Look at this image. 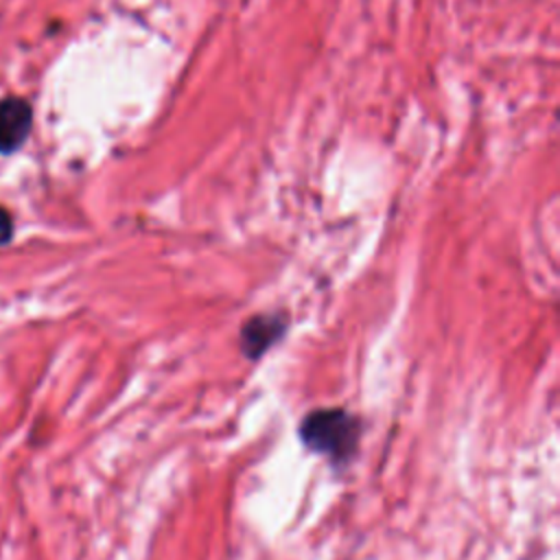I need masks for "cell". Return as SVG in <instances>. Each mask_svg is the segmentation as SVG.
<instances>
[{
    "instance_id": "obj_4",
    "label": "cell",
    "mask_w": 560,
    "mask_h": 560,
    "mask_svg": "<svg viewBox=\"0 0 560 560\" xmlns=\"http://www.w3.org/2000/svg\"><path fill=\"white\" fill-rule=\"evenodd\" d=\"M11 234H13V221H11L9 212L4 208H0V245L11 241Z\"/></svg>"
},
{
    "instance_id": "obj_1",
    "label": "cell",
    "mask_w": 560,
    "mask_h": 560,
    "mask_svg": "<svg viewBox=\"0 0 560 560\" xmlns=\"http://www.w3.org/2000/svg\"><path fill=\"white\" fill-rule=\"evenodd\" d=\"M361 438V422L341 407H322L306 413L300 422V440L332 464H348Z\"/></svg>"
},
{
    "instance_id": "obj_3",
    "label": "cell",
    "mask_w": 560,
    "mask_h": 560,
    "mask_svg": "<svg viewBox=\"0 0 560 560\" xmlns=\"http://www.w3.org/2000/svg\"><path fill=\"white\" fill-rule=\"evenodd\" d=\"M31 105L22 98L0 101V153L15 151L31 131Z\"/></svg>"
},
{
    "instance_id": "obj_2",
    "label": "cell",
    "mask_w": 560,
    "mask_h": 560,
    "mask_svg": "<svg viewBox=\"0 0 560 560\" xmlns=\"http://www.w3.org/2000/svg\"><path fill=\"white\" fill-rule=\"evenodd\" d=\"M287 326H289V319L280 311L252 315L249 319L243 322L241 335H238L243 354L252 361L260 359L271 346H276L284 337Z\"/></svg>"
}]
</instances>
